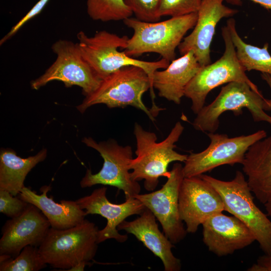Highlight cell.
Masks as SVG:
<instances>
[{
  "label": "cell",
  "instance_id": "1",
  "mask_svg": "<svg viewBox=\"0 0 271 271\" xmlns=\"http://www.w3.org/2000/svg\"><path fill=\"white\" fill-rule=\"evenodd\" d=\"M155 97L146 72L140 67L130 65L102 79L97 88L86 96L77 108L83 113L97 104H105L110 108L131 106L142 110L154 121L159 112L164 109L156 105Z\"/></svg>",
  "mask_w": 271,
  "mask_h": 271
},
{
  "label": "cell",
  "instance_id": "2",
  "mask_svg": "<svg viewBox=\"0 0 271 271\" xmlns=\"http://www.w3.org/2000/svg\"><path fill=\"white\" fill-rule=\"evenodd\" d=\"M184 129L183 125L178 121L166 139L157 142L154 132L145 130L136 122L133 133L137 142L136 157L129 164L132 179L138 182L144 180L145 189L153 191L157 188L160 177L169 178L171 175L168 170L169 165L173 162H185L188 157L174 150Z\"/></svg>",
  "mask_w": 271,
  "mask_h": 271
},
{
  "label": "cell",
  "instance_id": "3",
  "mask_svg": "<svg viewBox=\"0 0 271 271\" xmlns=\"http://www.w3.org/2000/svg\"><path fill=\"white\" fill-rule=\"evenodd\" d=\"M197 12L171 17L162 22H145L128 18L124 24L133 30L123 51L130 57L156 53L170 62L175 59L176 49L187 32L195 27Z\"/></svg>",
  "mask_w": 271,
  "mask_h": 271
},
{
  "label": "cell",
  "instance_id": "4",
  "mask_svg": "<svg viewBox=\"0 0 271 271\" xmlns=\"http://www.w3.org/2000/svg\"><path fill=\"white\" fill-rule=\"evenodd\" d=\"M77 42L81 55L96 74L102 80L111 73L127 66L143 68L148 74L152 88L155 72L168 67L170 62L162 58L157 61H146L127 55L123 50L128 37L119 36L105 30L97 32L88 36L84 32L77 34Z\"/></svg>",
  "mask_w": 271,
  "mask_h": 271
},
{
  "label": "cell",
  "instance_id": "5",
  "mask_svg": "<svg viewBox=\"0 0 271 271\" xmlns=\"http://www.w3.org/2000/svg\"><path fill=\"white\" fill-rule=\"evenodd\" d=\"M98 230L86 219L68 229L50 227L39 246V252L46 264L62 270H68L81 261L89 262L97 251Z\"/></svg>",
  "mask_w": 271,
  "mask_h": 271
},
{
  "label": "cell",
  "instance_id": "6",
  "mask_svg": "<svg viewBox=\"0 0 271 271\" xmlns=\"http://www.w3.org/2000/svg\"><path fill=\"white\" fill-rule=\"evenodd\" d=\"M200 176L218 192L224 204V211L244 223L253 233L264 253H269L271 220L255 205L243 174L237 171L234 178L228 181L204 174Z\"/></svg>",
  "mask_w": 271,
  "mask_h": 271
},
{
  "label": "cell",
  "instance_id": "7",
  "mask_svg": "<svg viewBox=\"0 0 271 271\" xmlns=\"http://www.w3.org/2000/svg\"><path fill=\"white\" fill-rule=\"evenodd\" d=\"M222 36L225 44L222 56L215 62L202 67L185 89L184 96L191 100V108L195 114L204 106L208 93L222 84L233 81L244 82L253 90L260 92L247 76L245 69L237 58L227 25L222 28Z\"/></svg>",
  "mask_w": 271,
  "mask_h": 271
},
{
  "label": "cell",
  "instance_id": "8",
  "mask_svg": "<svg viewBox=\"0 0 271 271\" xmlns=\"http://www.w3.org/2000/svg\"><path fill=\"white\" fill-rule=\"evenodd\" d=\"M265 98L260 92L253 90L246 83L233 81L221 88L215 99L196 114L194 128L202 132H214L218 128L219 117L227 111L240 114L246 108L255 121H265L271 125V116L263 109Z\"/></svg>",
  "mask_w": 271,
  "mask_h": 271
},
{
  "label": "cell",
  "instance_id": "9",
  "mask_svg": "<svg viewBox=\"0 0 271 271\" xmlns=\"http://www.w3.org/2000/svg\"><path fill=\"white\" fill-rule=\"evenodd\" d=\"M82 142L100 154L103 164L96 174H92L90 169L87 170L80 181L82 188L97 184L115 187L124 192L125 199L140 194L141 188L139 182L132 179L129 172V164L133 159L130 146H120L113 139L97 143L90 137L84 138Z\"/></svg>",
  "mask_w": 271,
  "mask_h": 271
},
{
  "label": "cell",
  "instance_id": "10",
  "mask_svg": "<svg viewBox=\"0 0 271 271\" xmlns=\"http://www.w3.org/2000/svg\"><path fill=\"white\" fill-rule=\"evenodd\" d=\"M51 48L56 59L43 74L31 82L33 89L38 90L54 80L62 81L66 87L79 86L85 96L97 88L101 79L83 58L77 43L60 39Z\"/></svg>",
  "mask_w": 271,
  "mask_h": 271
},
{
  "label": "cell",
  "instance_id": "11",
  "mask_svg": "<svg viewBox=\"0 0 271 271\" xmlns=\"http://www.w3.org/2000/svg\"><path fill=\"white\" fill-rule=\"evenodd\" d=\"M209 146L199 153L188 155L183 167L184 177L198 176L225 165L242 164L248 148L266 137L264 130L246 136L229 138L225 134L209 132Z\"/></svg>",
  "mask_w": 271,
  "mask_h": 271
},
{
  "label": "cell",
  "instance_id": "12",
  "mask_svg": "<svg viewBox=\"0 0 271 271\" xmlns=\"http://www.w3.org/2000/svg\"><path fill=\"white\" fill-rule=\"evenodd\" d=\"M183 167L179 163L174 164L170 176L160 189L134 197L154 214L163 232L174 244L183 240L188 233L179 210V191L184 178Z\"/></svg>",
  "mask_w": 271,
  "mask_h": 271
},
{
  "label": "cell",
  "instance_id": "13",
  "mask_svg": "<svg viewBox=\"0 0 271 271\" xmlns=\"http://www.w3.org/2000/svg\"><path fill=\"white\" fill-rule=\"evenodd\" d=\"M180 217L188 233H194L211 216L224 211L222 199L201 176L184 177L179 191Z\"/></svg>",
  "mask_w": 271,
  "mask_h": 271
},
{
  "label": "cell",
  "instance_id": "14",
  "mask_svg": "<svg viewBox=\"0 0 271 271\" xmlns=\"http://www.w3.org/2000/svg\"><path fill=\"white\" fill-rule=\"evenodd\" d=\"M51 225L41 211L29 203L20 215L8 220L2 229L0 254L17 256L26 246H39Z\"/></svg>",
  "mask_w": 271,
  "mask_h": 271
},
{
  "label": "cell",
  "instance_id": "15",
  "mask_svg": "<svg viewBox=\"0 0 271 271\" xmlns=\"http://www.w3.org/2000/svg\"><path fill=\"white\" fill-rule=\"evenodd\" d=\"M106 191V187L97 188L90 195L81 197L76 201L82 209L85 210L86 215L98 214L106 219L105 227L98 231V243L108 239L124 242L127 240V235L119 234L117 226L128 217L140 215L147 208L134 197L125 199V202L121 204H113L107 199Z\"/></svg>",
  "mask_w": 271,
  "mask_h": 271
},
{
  "label": "cell",
  "instance_id": "16",
  "mask_svg": "<svg viewBox=\"0 0 271 271\" xmlns=\"http://www.w3.org/2000/svg\"><path fill=\"white\" fill-rule=\"evenodd\" d=\"M224 1L202 0L193 30L178 47L182 55L192 51L202 67L211 63L210 46L217 24L222 18L231 17L238 12L225 6Z\"/></svg>",
  "mask_w": 271,
  "mask_h": 271
},
{
  "label": "cell",
  "instance_id": "17",
  "mask_svg": "<svg viewBox=\"0 0 271 271\" xmlns=\"http://www.w3.org/2000/svg\"><path fill=\"white\" fill-rule=\"evenodd\" d=\"M202 225L203 242L210 252L219 257L233 254L256 241L251 230L233 215L219 212Z\"/></svg>",
  "mask_w": 271,
  "mask_h": 271
},
{
  "label": "cell",
  "instance_id": "18",
  "mask_svg": "<svg viewBox=\"0 0 271 271\" xmlns=\"http://www.w3.org/2000/svg\"><path fill=\"white\" fill-rule=\"evenodd\" d=\"M136 219L124 220L118 226L117 229L123 230L133 235L155 255L162 260L165 271H180L181 260L173 253L174 247L171 241L159 229L156 217L148 208Z\"/></svg>",
  "mask_w": 271,
  "mask_h": 271
},
{
  "label": "cell",
  "instance_id": "19",
  "mask_svg": "<svg viewBox=\"0 0 271 271\" xmlns=\"http://www.w3.org/2000/svg\"><path fill=\"white\" fill-rule=\"evenodd\" d=\"M202 67L194 52L190 51L172 61L167 68L157 70L153 77V87L159 96L180 104L186 86Z\"/></svg>",
  "mask_w": 271,
  "mask_h": 271
},
{
  "label": "cell",
  "instance_id": "20",
  "mask_svg": "<svg viewBox=\"0 0 271 271\" xmlns=\"http://www.w3.org/2000/svg\"><path fill=\"white\" fill-rule=\"evenodd\" d=\"M242 165L250 190L264 204L271 196V135L250 146Z\"/></svg>",
  "mask_w": 271,
  "mask_h": 271
},
{
  "label": "cell",
  "instance_id": "21",
  "mask_svg": "<svg viewBox=\"0 0 271 271\" xmlns=\"http://www.w3.org/2000/svg\"><path fill=\"white\" fill-rule=\"evenodd\" d=\"M50 186L40 189L41 195L24 186L19 194L22 200L39 208L49 221L51 227L56 229H68L82 222L86 215L76 201L62 200L60 203L49 197Z\"/></svg>",
  "mask_w": 271,
  "mask_h": 271
},
{
  "label": "cell",
  "instance_id": "22",
  "mask_svg": "<svg viewBox=\"0 0 271 271\" xmlns=\"http://www.w3.org/2000/svg\"><path fill=\"white\" fill-rule=\"evenodd\" d=\"M43 149L36 155L22 158L9 149H3L0 154V190L16 196L25 186V178L30 171L47 157Z\"/></svg>",
  "mask_w": 271,
  "mask_h": 271
},
{
  "label": "cell",
  "instance_id": "23",
  "mask_svg": "<svg viewBox=\"0 0 271 271\" xmlns=\"http://www.w3.org/2000/svg\"><path fill=\"white\" fill-rule=\"evenodd\" d=\"M227 26L237 58L245 70H256L271 75V55L268 51V43L261 48L246 43L239 36L232 18L227 20Z\"/></svg>",
  "mask_w": 271,
  "mask_h": 271
},
{
  "label": "cell",
  "instance_id": "24",
  "mask_svg": "<svg viewBox=\"0 0 271 271\" xmlns=\"http://www.w3.org/2000/svg\"><path fill=\"white\" fill-rule=\"evenodd\" d=\"M87 12L94 21H124L132 13L123 0H87Z\"/></svg>",
  "mask_w": 271,
  "mask_h": 271
},
{
  "label": "cell",
  "instance_id": "25",
  "mask_svg": "<svg viewBox=\"0 0 271 271\" xmlns=\"http://www.w3.org/2000/svg\"><path fill=\"white\" fill-rule=\"evenodd\" d=\"M47 264L43 260L37 246L28 245L20 254L0 263L1 271H38Z\"/></svg>",
  "mask_w": 271,
  "mask_h": 271
},
{
  "label": "cell",
  "instance_id": "26",
  "mask_svg": "<svg viewBox=\"0 0 271 271\" xmlns=\"http://www.w3.org/2000/svg\"><path fill=\"white\" fill-rule=\"evenodd\" d=\"M136 16V19L145 22H158L161 17L159 8L161 0H123Z\"/></svg>",
  "mask_w": 271,
  "mask_h": 271
},
{
  "label": "cell",
  "instance_id": "27",
  "mask_svg": "<svg viewBox=\"0 0 271 271\" xmlns=\"http://www.w3.org/2000/svg\"><path fill=\"white\" fill-rule=\"evenodd\" d=\"M202 0H161L159 15L171 17H180L198 11Z\"/></svg>",
  "mask_w": 271,
  "mask_h": 271
},
{
  "label": "cell",
  "instance_id": "28",
  "mask_svg": "<svg viewBox=\"0 0 271 271\" xmlns=\"http://www.w3.org/2000/svg\"><path fill=\"white\" fill-rule=\"evenodd\" d=\"M29 203L9 192L0 190V212L11 218L22 214Z\"/></svg>",
  "mask_w": 271,
  "mask_h": 271
},
{
  "label": "cell",
  "instance_id": "29",
  "mask_svg": "<svg viewBox=\"0 0 271 271\" xmlns=\"http://www.w3.org/2000/svg\"><path fill=\"white\" fill-rule=\"evenodd\" d=\"M49 0H40L32 9L17 24H16L10 31L0 40V45H2L6 41L13 37L20 29L29 20L39 14L47 4Z\"/></svg>",
  "mask_w": 271,
  "mask_h": 271
},
{
  "label": "cell",
  "instance_id": "30",
  "mask_svg": "<svg viewBox=\"0 0 271 271\" xmlns=\"http://www.w3.org/2000/svg\"><path fill=\"white\" fill-rule=\"evenodd\" d=\"M248 271H271V252L258 257L255 263L247 269Z\"/></svg>",
  "mask_w": 271,
  "mask_h": 271
},
{
  "label": "cell",
  "instance_id": "31",
  "mask_svg": "<svg viewBox=\"0 0 271 271\" xmlns=\"http://www.w3.org/2000/svg\"><path fill=\"white\" fill-rule=\"evenodd\" d=\"M227 3L234 5L240 6L242 0H224ZM259 4L266 9L271 10V0H249Z\"/></svg>",
  "mask_w": 271,
  "mask_h": 271
},
{
  "label": "cell",
  "instance_id": "32",
  "mask_svg": "<svg viewBox=\"0 0 271 271\" xmlns=\"http://www.w3.org/2000/svg\"><path fill=\"white\" fill-rule=\"evenodd\" d=\"M261 77L266 82L271 89V75L266 73H261ZM263 109L265 111L271 112V98L269 99L265 98Z\"/></svg>",
  "mask_w": 271,
  "mask_h": 271
},
{
  "label": "cell",
  "instance_id": "33",
  "mask_svg": "<svg viewBox=\"0 0 271 271\" xmlns=\"http://www.w3.org/2000/svg\"><path fill=\"white\" fill-rule=\"evenodd\" d=\"M90 263L86 261H81L78 263H77L75 266L72 267L70 269H69L68 270L69 271H80V270H84V267L86 265H87L88 264H89Z\"/></svg>",
  "mask_w": 271,
  "mask_h": 271
},
{
  "label": "cell",
  "instance_id": "34",
  "mask_svg": "<svg viewBox=\"0 0 271 271\" xmlns=\"http://www.w3.org/2000/svg\"><path fill=\"white\" fill-rule=\"evenodd\" d=\"M267 216L271 219V196L264 204Z\"/></svg>",
  "mask_w": 271,
  "mask_h": 271
}]
</instances>
